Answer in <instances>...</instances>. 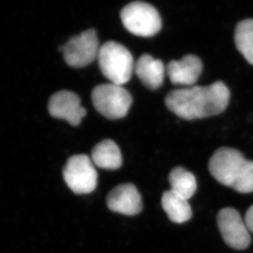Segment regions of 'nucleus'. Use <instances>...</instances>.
I'll list each match as a JSON object with an SVG mask.
<instances>
[{
	"label": "nucleus",
	"instance_id": "nucleus-1",
	"mask_svg": "<svg viewBox=\"0 0 253 253\" xmlns=\"http://www.w3.org/2000/svg\"><path fill=\"white\" fill-rule=\"evenodd\" d=\"M230 93L222 82L208 86H192L174 89L166 97V105L182 119L194 120L223 113L229 104Z\"/></svg>",
	"mask_w": 253,
	"mask_h": 253
},
{
	"label": "nucleus",
	"instance_id": "nucleus-2",
	"mask_svg": "<svg viewBox=\"0 0 253 253\" xmlns=\"http://www.w3.org/2000/svg\"><path fill=\"white\" fill-rule=\"evenodd\" d=\"M211 174L220 184L241 194L253 192V162L247 160L239 150L221 148L209 162Z\"/></svg>",
	"mask_w": 253,
	"mask_h": 253
},
{
	"label": "nucleus",
	"instance_id": "nucleus-3",
	"mask_svg": "<svg viewBox=\"0 0 253 253\" xmlns=\"http://www.w3.org/2000/svg\"><path fill=\"white\" fill-rule=\"evenodd\" d=\"M98 64L103 76L113 84L124 85L129 82L134 69L131 53L122 43L108 41L100 46Z\"/></svg>",
	"mask_w": 253,
	"mask_h": 253
},
{
	"label": "nucleus",
	"instance_id": "nucleus-4",
	"mask_svg": "<svg viewBox=\"0 0 253 253\" xmlns=\"http://www.w3.org/2000/svg\"><path fill=\"white\" fill-rule=\"evenodd\" d=\"M91 98L96 110L111 120L126 117L133 102L131 94L126 88L113 83L96 86L92 91Z\"/></svg>",
	"mask_w": 253,
	"mask_h": 253
},
{
	"label": "nucleus",
	"instance_id": "nucleus-5",
	"mask_svg": "<svg viewBox=\"0 0 253 253\" xmlns=\"http://www.w3.org/2000/svg\"><path fill=\"white\" fill-rule=\"evenodd\" d=\"M121 19L127 31L141 37L155 36L162 29V18L153 5L132 2L122 8Z\"/></svg>",
	"mask_w": 253,
	"mask_h": 253
},
{
	"label": "nucleus",
	"instance_id": "nucleus-6",
	"mask_svg": "<svg viewBox=\"0 0 253 253\" xmlns=\"http://www.w3.org/2000/svg\"><path fill=\"white\" fill-rule=\"evenodd\" d=\"M67 186L77 194H90L98 184V173L90 158L84 154L74 155L67 160L63 169Z\"/></svg>",
	"mask_w": 253,
	"mask_h": 253
},
{
	"label": "nucleus",
	"instance_id": "nucleus-7",
	"mask_svg": "<svg viewBox=\"0 0 253 253\" xmlns=\"http://www.w3.org/2000/svg\"><path fill=\"white\" fill-rule=\"evenodd\" d=\"M59 49L70 67H86L98 58L100 46L97 32L93 29L83 31L70 39Z\"/></svg>",
	"mask_w": 253,
	"mask_h": 253
},
{
	"label": "nucleus",
	"instance_id": "nucleus-8",
	"mask_svg": "<svg viewBox=\"0 0 253 253\" xmlns=\"http://www.w3.org/2000/svg\"><path fill=\"white\" fill-rule=\"evenodd\" d=\"M217 224L224 241L237 250H244L251 244V236L239 211L232 208H223L217 215Z\"/></svg>",
	"mask_w": 253,
	"mask_h": 253
},
{
	"label": "nucleus",
	"instance_id": "nucleus-9",
	"mask_svg": "<svg viewBox=\"0 0 253 253\" xmlns=\"http://www.w3.org/2000/svg\"><path fill=\"white\" fill-rule=\"evenodd\" d=\"M48 108L52 117L65 120L74 126L80 125L86 116L81 98L72 91L61 90L53 94L48 101Z\"/></svg>",
	"mask_w": 253,
	"mask_h": 253
},
{
	"label": "nucleus",
	"instance_id": "nucleus-10",
	"mask_svg": "<svg viewBox=\"0 0 253 253\" xmlns=\"http://www.w3.org/2000/svg\"><path fill=\"white\" fill-rule=\"evenodd\" d=\"M107 204L111 211L126 215H138L143 208L139 190L131 183L115 187L108 195Z\"/></svg>",
	"mask_w": 253,
	"mask_h": 253
},
{
	"label": "nucleus",
	"instance_id": "nucleus-11",
	"mask_svg": "<svg viewBox=\"0 0 253 253\" xmlns=\"http://www.w3.org/2000/svg\"><path fill=\"white\" fill-rule=\"evenodd\" d=\"M203 72V62L196 55L189 54L179 61H171L167 73L172 84L192 87L196 84Z\"/></svg>",
	"mask_w": 253,
	"mask_h": 253
},
{
	"label": "nucleus",
	"instance_id": "nucleus-12",
	"mask_svg": "<svg viewBox=\"0 0 253 253\" xmlns=\"http://www.w3.org/2000/svg\"><path fill=\"white\" fill-rule=\"evenodd\" d=\"M137 76L143 85L155 90L160 88L164 82L165 66L159 59H156L149 54H143L134 65Z\"/></svg>",
	"mask_w": 253,
	"mask_h": 253
},
{
	"label": "nucleus",
	"instance_id": "nucleus-13",
	"mask_svg": "<svg viewBox=\"0 0 253 253\" xmlns=\"http://www.w3.org/2000/svg\"><path fill=\"white\" fill-rule=\"evenodd\" d=\"M91 160L98 168L106 169H119L122 156L119 147L112 139H104L93 148Z\"/></svg>",
	"mask_w": 253,
	"mask_h": 253
},
{
	"label": "nucleus",
	"instance_id": "nucleus-14",
	"mask_svg": "<svg viewBox=\"0 0 253 253\" xmlns=\"http://www.w3.org/2000/svg\"><path fill=\"white\" fill-rule=\"evenodd\" d=\"M163 210L172 222L182 224L190 220L193 215L189 202L173 192L166 191L162 197Z\"/></svg>",
	"mask_w": 253,
	"mask_h": 253
},
{
	"label": "nucleus",
	"instance_id": "nucleus-15",
	"mask_svg": "<svg viewBox=\"0 0 253 253\" xmlns=\"http://www.w3.org/2000/svg\"><path fill=\"white\" fill-rule=\"evenodd\" d=\"M170 191L189 201L197 190L196 178L185 168L177 167L169 174Z\"/></svg>",
	"mask_w": 253,
	"mask_h": 253
},
{
	"label": "nucleus",
	"instance_id": "nucleus-16",
	"mask_svg": "<svg viewBox=\"0 0 253 253\" xmlns=\"http://www.w3.org/2000/svg\"><path fill=\"white\" fill-rule=\"evenodd\" d=\"M234 42L247 62L253 65V19L243 20L238 23L234 32Z\"/></svg>",
	"mask_w": 253,
	"mask_h": 253
},
{
	"label": "nucleus",
	"instance_id": "nucleus-17",
	"mask_svg": "<svg viewBox=\"0 0 253 253\" xmlns=\"http://www.w3.org/2000/svg\"><path fill=\"white\" fill-rule=\"evenodd\" d=\"M244 221H245V224H246L249 232H252L253 234V205L251 206L247 211Z\"/></svg>",
	"mask_w": 253,
	"mask_h": 253
}]
</instances>
